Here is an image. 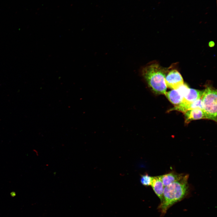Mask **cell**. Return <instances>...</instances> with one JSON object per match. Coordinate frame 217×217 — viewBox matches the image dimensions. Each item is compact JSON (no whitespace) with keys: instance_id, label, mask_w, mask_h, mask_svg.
<instances>
[{"instance_id":"cell-5","label":"cell","mask_w":217,"mask_h":217,"mask_svg":"<svg viewBox=\"0 0 217 217\" xmlns=\"http://www.w3.org/2000/svg\"><path fill=\"white\" fill-rule=\"evenodd\" d=\"M196 108H199L203 110L202 99H201L188 104L181 103L170 109L168 112L176 110L185 113L187 111Z\"/></svg>"},{"instance_id":"cell-1","label":"cell","mask_w":217,"mask_h":217,"mask_svg":"<svg viewBox=\"0 0 217 217\" xmlns=\"http://www.w3.org/2000/svg\"><path fill=\"white\" fill-rule=\"evenodd\" d=\"M168 68H164L156 61L149 63L141 70L143 77L152 91L156 94H165L167 86L165 81Z\"/></svg>"},{"instance_id":"cell-3","label":"cell","mask_w":217,"mask_h":217,"mask_svg":"<svg viewBox=\"0 0 217 217\" xmlns=\"http://www.w3.org/2000/svg\"><path fill=\"white\" fill-rule=\"evenodd\" d=\"M217 90L207 86L203 90L201 98L203 111L206 119L217 121Z\"/></svg>"},{"instance_id":"cell-11","label":"cell","mask_w":217,"mask_h":217,"mask_svg":"<svg viewBox=\"0 0 217 217\" xmlns=\"http://www.w3.org/2000/svg\"><path fill=\"white\" fill-rule=\"evenodd\" d=\"M153 177L147 174H146L141 176L140 182L143 186H151Z\"/></svg>"},{"instance_id":"cell-10","label":"cell","mask_w":217,"mask_h":217,"mask_svg":"<svg viewBox=\"0 0 217 217\" xmlns=\"http://www.w3.org/2000/svg\"><path fill=\"white\" fill-rule=\"evenodd\" d=\"M166 98L174 106L180 104L182 101L183 98L176 90H172L166 92L165 94Z\"/></svg>"},{"instance_id":"cell-4","label":"cell","mask_w":217,"mask_h":217,"mask_svg":"<svg viewBox=\"0 0 217 217\" xmlns=\"http://www.w3.org/2000/svg\"><path fill=\"white\" fill-rule=\"evenodd\" d=\"M165 81L167 87L172 90L177 89L184 83L182 77L179 72L171 68H168Z\"/></svg>"},{"instance_id":"cell-9","label":"cell","mask_w":217,"mask_h":217,"mask_svg":"<svg viewBox=\"0 0 217 217\" xmlns=\"http://www.w3.org/2000/svg\"><path fill=\"white\" fill-rule=\"evenodd\" d=\"M203 91V90H200L189 88L188 93L184 97L183 101L181 103L188 104L201 99L202 96Z\"/></svg>"},{"instance_id":"cell-6","label":"cell","mask_w":217,"mask_h":217,"mask_svg":"<svg viewBox=\"0 0 217 217\" xmlns=\"http://www.w3.org/2000/svg\"><path fill=\"white\" fill-rule=\"evenodd\" d=\"M185 122L188 124L190 121L196 120L206 119L205 114L203 111L199 108H196L189 110L185 113Z\"/></svg>"},{"instance_id":"cell-12","label":"cell","mask_w":217,"mask_h":217,"mask_svg":"<svg viewBox=\"0 0 217 217\" xmlns=\"http://www.w3.org/2000/svg\"><path fill=\"white\" fill-rule=\"evenodd\" d=\"M189 88L186 84L184 83L179 86L176 90L184 98L188 93Z\"/></svg>"},{"instance_id":"cell-7","label":"cell","mask_w":217,"mask_h":217,"mask_svg":"<svg viewBox=\"0 0 217 217\" xmlns=\"http://www.w3.org/2000/svg\"><path fill=\"white\" fill-rule=\"evenodd\" d=\"M151 186L155 193L162 202L163 199L164 186L159 176L153 177Z\"/></svg>"},{"instance_id":"cell-2","label":"cell","mask_w":217,"mask_h":217,"mask_svg":"<svg viewBox=\"0 0 217 217\" xmlns=\"http://www.w3.org/2000/svg\"><path fill=\"white\" fill-rule=\"evenodd\" d=\"M188 177V175H185L180 180L164 187L163 200L159 207L162 215H164L170 207L187 195L189 188Z\"/></svg>"},{"instance_id":"cell-8","label":"cell","mask_w":217,"mask_h":217,"mask_svg":"<svg viewBox=\"0 0 217 217\" xmlns=\"http://www.w3.org/2000/svg\"><path fill=\"white\" fill-rule=\"evenodd\" d=\"M185 175L171 172L160 176L164 186H166L175 182L181 179Z\"/></svg>"}]
</instances>
